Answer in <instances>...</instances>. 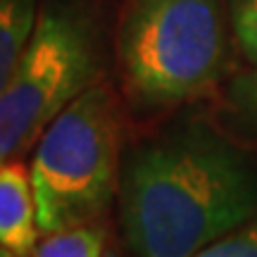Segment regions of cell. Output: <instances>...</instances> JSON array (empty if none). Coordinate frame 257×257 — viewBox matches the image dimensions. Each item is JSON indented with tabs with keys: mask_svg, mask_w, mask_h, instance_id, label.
Instances as JSON below:
<instances>
[{
	"mask_svg": "<svg viewBox=\"0 0 257 257\" xmlns=\"http://www.w3.org/2000/svg\"><path fill=\"white\" fill-rule=\"evenodd\" d=\"M229 15L240 53L257 69V0H229Z\"/></svg>",
	"mask_w": 257,
	"mask_h": 257,
	"instance_id": "ba28073f",
	"label": "cell"
},
{
	"mask_svg": "<svg viewBox=\"0 0 257 257\" xmlns=\"http://www.w3.org/2000/svg\"><path fill=\"white\" fill-rule=\"evenodd\" d=\"M36 0H0V83L10 79L38 24Z\"/></svg>",
	"mask_w": 257,
	"mask_h": 257,
	"instance_id": "8992f818",
	"label": "cell"
},
{
	"mask_svg": "<svg viewBox=\"0 0 257 257\" xmlns=\"http://www.w3.org/2000/svg\"><path fill=\"white\" fill-rule=\"evenodd\" d=\"M38 210L31 169L19 160L0 167V243L17 257H31L38 245Z\"/></svg>",
	"mask_w": 257,
	"mask_h": 257,
	"instance_id": "5b68a950",
	"label": "cell"
},
{
	"mask_svg": "<svg viewBox=\"0 0 257 257\" xmlns=\"http://www.w3.org/2000/svg\"><path fill=\"white\" fill-rule=\"evenodd\" d=\"M131 93L146 105H176L212 88L229 60L219 0H134L119 31Z\"/></svg>",
	"mask_w": 257,
	"mask_h": 257,
	"instance_id": "7a4b0ae2",
	"label": "cell"
},
{
	"mask_svg": "<svg viewBox=\"0 0 257 257\" xmlns=\"http://www.w3.org/2000/svg\"><path fill=\"white\" fill-rule=\"evenodd\" d=\"M31 257H102V233L91 224L46 233Z\"/></svg>",
	"mask_w": 257,
	"mask_h": 257,
	"instance_id": "52a82bcc",
	"label": "cell"
},
{
	"mask_svg": "<svg viewBox=\"0 0 257 257\" xmlns=\"http://www.w3.org/2000/svg\"><path fill=\"white\" fill-rule=\"evenodd\" d=\"M0 257H17V255H12L10 250H5V248H3V252H0Z\"/></svg>",
	"mask_w": 257,
	"mask_h": 257,
	"instance_id": "8fae6325",
	"label": "cell"
},
{
	"mask_svg": "<svg viewBox=\"0 0 257 257\" xmlns=\"http://www.w3.org/2000/svg\"><path fill=\"white\" fill-rule=\"evenodd\" d=\"M229 95L233 107L257 126V69H252L248 74H240L238 79L231 83Z\"/></svg>",
	"mask_w": 257,
	"mask_h": 257,
	"instance_id": "30bf717a",
	"label": "cell"
},
{
	"mask_svg": "<svg viewBox=\"0 0 257 257\" xmlns=\"http://www.w3.org/2000/svg\"><path fill=\"white\" fill-rule=\"evenodd\" d=\"M98 72L86 17L67 5H46L22 60L0 83V157L17 160L43 136Z\"/></svg>",
	"mask_w": 257,
	"mask_h": 257,
	"instance_id": "277c9868",
	"label": "cell"
},
{
	"mask_svg": "<svg viewBox=\"0 0 257 257\" xmlns=\"http://www.w3.org/2000/svg\"><path fill=\"white\" fill-rule=\"evenodd\" d=\"M119 212L138 257H193L257 214V167L212 126L184 124L128 155Z\"/></svg>",
	"mask_w": 257,
	"mask_h": 257,
	"instance_id": "6da1fadb",
	"label": "cell"
},
{
	"mask_svg": "<svg viewBox=\"0 0 257 257\" xmlns=\"http://www.w3.org/2000/svg\"><path fill=\"white\" fill-rule=\"evenodd\" d=\"M105 257H119V255H114V252H107V255H105Z\"/></svg>",
	"mask_w": 257,
	"mask_h": 257,
	"instance_id": "7c38bea8",
	"label": "cell"
},
{
	"mask_svg": "<svg viewBox=\"0 0 257 257\" xmlns=\"http://www.w3.org/2000/svg\"><path fill=\"white\" fill-rule=\"evenodd\" d=\"M193 257H257V214Z\"/></svg>",
	"mask_w": 257,
	"mask_h": 257,
	"instance_id": "9c48e42d",
	"label": "cell"
},
{
	"mask_svg": "<svg viewBox=\"0 0 257 257\" xmlns=\"http://www.w3.org/2000/svg\"><path fill=\"white\" fill-rule=\"evenodd\" d=\"M41 233L81 226L107 210L119 184V119L105 86L57 114L31 160Z\"/></svg>",
	"mask_w": 257,
	"mask_h": 257,
	"instance_id": "3957f363",
	"label": "cell"
}]
</instances>
